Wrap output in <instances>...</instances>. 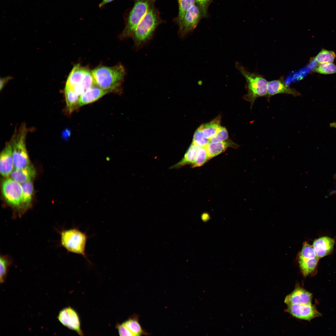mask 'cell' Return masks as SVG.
Here are the masks:
<instances>
[{
	"label": "cell",
	"mask_w": 336,
	"mask_h": 336,
	"mask_svg": "<svg viewBox=\"0 0 336 336\" xmlns=\"http://www.w3.org/2000/svg\"><path fill=\"white\" fill-rule=\"evenodd\" d=\"M155 0H152L148 11L132 36L137 50L149 42L156 27L162 22L155 7Z\"/></svg>",
	"instance_id": "obj_1"
},
{
	"label": "cell",
	"mask_w": 336,
	"mask_h": 336,
	"mask_svg": "<svg viewBox=\"0 0 336 336\" xmlns=\"http://www.w3.org/2000/svg\"><path fill=\"white\" fill-rule=\"evenodd\" d=\"M96 84L109 92L120 90L125 74L121 64L111 67L102 66L92 71Z\"/></svg>",
	"instance_id": "obj_2"
},
{
	"label": "cell",
	"mask_w": 336,
	"mask_h": 336,
	"mask_svg": "<svg viewBox=\"0 0 336 336\" xmlns=\"http://www.w3.org/2000/svg\"><path fill=\"white\" fill-rule=\"evenodd\" d=\"M236 66L246 81L247 93L245 98L250 102L252 107L256 99L267 96L268 82L261 75L249 72L238 62L236 63Z\"/></svg>",
	"instance_id": "obj_3"
},
{
	"label": "cell",
	"mask_w": 336,
	"mask_h": 336,
	"mask_svg": "<svg viewBox=\"0 0 336 336\" xmlns=\"http://www.w3.org/2000/svg\"><path fill=\"white\" fill-rule=\"evenodd\" d=\"M89 238L86 232L75 227L62 232L61 242L63 246L68 252L81 255L89 261L86 249Z\"/></svg>",
	"instance_id": "obj_4"
},
{
	"label": "cell",
	"mask_w": 336,
	"mask_h": 336,
	"mask_svg": "<svg viewBox=\"0 0 336 336\" xmlns=\"http://www.w3.org/2000/svg\"><path fill=\"white\" fill-rule=\"evenodd\" d=\"M27 129L25 124H22L12 139L14 167L15 169H24L30 165L26 146Z\"/></svg>",
	"instance_id": "obj_5"
},
{
	"label": "cell",
	"mask_w": 336,
	"mask_h": 336,
	"mask_svg": "<svg viewBox=\"0 0 336 336\" xmlns=\"http://www.w3.org/2000/svg\"><path fill=\"white\" fill-rule=\"evenodd\" d=\"M152 0H134L127 23L121 35L122 38L132 36L149 8Z\"/></svg>",
	"instance_id": "obj_6"
},
{
	"label": "cell",
	"mask_w": 336,
	"mask_h": 336,
	"mask_svg": "<svg viewBox=\"0 0 336 336\" xmlns=\"http://www.w3.org/2000/svg\"><path fill=\"white\" fill-rule=\"evenodd\" d=\"M297 259L301 272L304 276L312 273L317 266L319 259L312 245L304 243Z\"/></svg>",
	"instance_id": "obj_7"
},
{
	"label": "cell",
	"mask_w": 336,
	"mask_h": 336,
	"mask_svg": "<svg viewBox=\"0 0 336 336\" xmlns=\"http://www.w3.org/2000/svg\"><path fill=\"white\" fill-rule=\"evenodd\" d=\"M203 17L201 10L195 3L185 12L179 25L178 35L183 38L193 30Z\"/></svg>",
	"instance_id": "obj_8"
},
{
	"label": "cell",
	"mask_w": 336,
	"mask_h": 336,
	"mask_svg": "<svg viewBox=\"0 0 336 336\" xmlns=\"http://www.w3.org/2000/svg\"><path fill=\"white\" fill-rule=\"evenodd\" d=\"M3 196L9 204L15 207L22 205L23 189L21 184L12 179L5 180L2 184Z\"/></svg>",
	"instance_id": "obj_9"
},
{
	"label": "cell",
	"mask_w": 336,
	"mask_h": 336,
	"mask_svg": "<svg viewBox=\"0 0 336 336\" xmlns=\"http://www.w3.org/2000/svg\"><path fill=\"white\" fill-rule=\"evenodd\" d=\"M57 318L59 321L64 326L76 331L80 335H84L81 329L78 315L71 307H66L60 310Z\"/></svg>",
	"instance_id": "obj_10"
},
{
	"label": "cell",
	"mask_w": 336,
	"mask_h": 336,
	"mask_svg": "<svg viewBox=\"0 0 336 336\" xmlns=\"http://www.w3.org/2000/svg\"><path fill=\"white\" fill-rule=\"evenodd\" d=\"M287 305V310L292 316L298 319L310 321L321 315L311 303L292 304Z\"/></svg>",
	"instance_id": "obj_11"
},
{
	"label": "cell",
	"mask_w": 336,
	"mask_h": 336,
	"mask_svg": "<svg viewBox=\"0 0 336 336\" xmlns=\"http://www.w3.org/2000/svg\"><path fill=\"white\" fill-rule=\"evenodd\" d=\"M116 327L120 336H138L147 334L139 322L138 316L134 315Z\"/></svg>",
	"instance_id": "obj_12"
},
{
	"label": "cell",
	"mask_w": 336,
	"mask_h": 336,
	"mask_svg": "<svg viewBox=\"0 0 336 336\" xmlns=\"http://www.w3.org/2000/svg\"><path fill=\"white\" fill-rule=\"evenodd\" d=\"M278 94H290L294 97L301 95L298 91L285 84L282 78L268 82L267 94L268 99L272 96Z\"/></svg>",
	"instance_id": "obj_13"
},
{
	"label": "cell",
	"mask_w": 336,
	"mask_h": 336,
	"mask_svg": "<svg viewBox=\"0 0 336 336\" xmlns=\"http://www.w3.org/2000/svg\"><path fill=\"white\" fill-rule=\"evenodd\" d=\"M14 167L12 149L11 143L7 144L0 154V172L4 177H8Z\"/></svg>",
	"instance_id": "obj_14"
},
{
	"label": "cell",
	"mask_w": 336,
	"mask_h": 336,
	"mask_svg": "<svg viewBox=\"0 0 336 336\" xmlns=\"http://www.w3.org/2000/svg\"><path fill=\"white\" fill-rule=\"evenodd\" d=\"M334 243V239L323 236L315 240L312 245L317 256L320 259L331 253Z\"/></svg>",
	"instance_id": "obj_15"
},
{
	"label": "cell",
	"mask_w": 336,
	"mask_h": 336,
	"mask_svg": "<svg viewBox=\"0 0 336 336\" xmlns=\"http://www.w3.org/2000/svg\"><path fill=\"white\" fill-rule=\"evenodd\" d=\"M311 293L300 287L296 288L285 298L284 302L288 305L292 304H304L311 303Z\"/></svg>",
	"instance_id": "obj_16"
},
{
	"label": "cell",
	"mask_w": 336,
	"mask_h": 336,
	"mask_svg": "<svg viewBox=\"0 0 336 336\" xmlns=\"http://www.w3.org/2000/svg\"><path fill=\"white\" fill-rule=\"evenodd\" d=\"M109 92L95 85L86 90L79 97V107L93 102Z\"/></svg>",
	"instance_id": "obj_17"
},
{
	"label": "cell",
	"mask_w": 336,
	"mask_h": 336,
	"mask_svg": "<svg viewBox=\"0 0 336 336\" xmlns=\"http://www.w3.org/2000/svg\"><path fill=\"white\" fill-rule=\"evenodd\" d=\"M35 173L34 167L31 164L24 169H15L12 172L11 176L12 179L21 184L31 181L35 177Z\"/></svg>",
	"instance_id": "obj_18"
},
{
	"label": "cell",
	"mask_w": 336,
	"mask_h": 336,
	"mask_svg": "<svg viewBox=\"0 0 336 336\" xmlns=\"http://www.w3.org/2000/svg\"><path fill=\"white\" fill-rule=\"evenodd\" d=\"M199 147L192 143L183 158L179 162L171 167V169L179 168L188 164H193L195 161Z\"/></svg>",
	"instance_id": "obj_19"
},
{
	"label": "cell",
	"mask_w": 336,
	"mask_h": 336,
	"mask_svg": "<svg viewBox=\"0 0 336 336\" xmlns=\"http://www.w3.org/2000/svg\"><path fill=\"white\" fill-rule=\"evenodd\" d=\"M85 69V68L82 67L79 64L75 65L68 76L66 84L72 89L75 85L81 83Z\"/></svg>",
	"instance_id": "obj_20"
},
{
	"label": "cell",
	"mask_w": 336,
	"mask_h": 336,
	"mask_svg": "<svg viewBox=\"0 0 336 336\" xmlns=\"http://www.w3.org/2000/svg\"><path fill=\"white\" fill-rule=\"evenodd\" d=\"M64 93L67 110L69 113H72L79 107L80 97L72 88L66 84Z\"/></svg>",
	"instance_id": "obj_21"
},
{
	"label": "cell",
	"mask_w": 336,
	"mask_h": 336,
	"mask_svg": "<svg viewBox=\"0 0 336 336\" xmlns=\"http://www.w3.org/2000/svg\"><path fill=\"white\" fill-rule=\"evenodd\" d=\"M234 143L229 142H210L206 148L210 159L224 152L229 147L235 146Z\"/></svg>",
	"instance_id": "obj_22"
},
{
	"label": "cell",
	"mask_w": 336,
	"mask_h": 336,
	"mask_svg": "<svg viewBox=\"0 0 336 336\" xmlns=\"http://www.w3.org/2000/svg\"><path fill=\"white\" fill-rule=\"evenodd\" d=\"M220 123V117L219 116L208 123L201 125L200 127L204 136L210 139L220 129L221 127Z\"/></svg>",
	"instance_id": "obj_23"
},
{
	"label": "cell",
	"mask_w": 336,
	"mask_h": 336,
	"mask_svg": "<svg viewBox=\"0 0 336 336\" xmlns=\"http://www.w3.org/2000/svg\"><path fill=\"white\" fill-rule=\"evenodd\" d=\"M23 189L22 205L25 207L29 206L31 202L33 192V186L31 181L21 184Z\"/></svg>",
	"instance_id": "obj_24"
},
{
	"label": "cell",
	"mask_w": 336,
	"mask_h": 336,
	"mask_svg": "<svg viewBox=\"0 0 336 336\" xmlns=\"http://www.w3.org/2000/svg\"><path fill=\"white\" fill-rule=\"evenodd\" d=\"M335 58L334 52L323 49L315 57L314 60L319 63H333Z\"/></svg>",
	"instance_id": "obj_25"
},
{
	"label": "cell",
	"mask_w": 336,
	"mask_h": 336,
	"mask_svg": "<svg viewBox=\"0 0 336 336\" xmlns=\"http://www.w3.org/2000/svg\"><path fill=\"white\" fill-rule=\"evenodd\" d=\"M179 5V13L176 21L178 24L183 18L186 12L195 3V0H177Z\"/></svg>",
	"instance_id": "obj_26"
},
{
	"label": "cell",
	"mask_w": 336,
	"mask_h": 336,
	"mask_svg": "<svg viewBox=\"0 0 336 336\" xmlns=\"http://www.w3.org/2000/svg\"><path fill=\"white\" fill-rule=\"evenodd\" d=\"M209 159H210L206 147H200L194 162L192 164V167H195L201 166Z\"/></svg>",
	"instance_id": "obj_27"
},
{
	"label": "cell",
	"mask_w": 336,
	"mask_h": 336,
	"mask_svg": "<svg viewBox=\"0 0 336 336\" xmlns=\"http://www.w3.org/2000/svg\"><path fill=\"white\" fill-rule=\"evenodd\" d=\"M314 71L323 74L336 73V66L333 63H319L314 69Z\"/></svg>",
	"instance_id": "obj_28"
},
{
	"label": "cell",
	"mask_w": 336,
	"mask_h": 336,
	"mask_svg": "<svg viewBox=\"0 0 336 336\" xmlns=\"http://www.w3.org/2000/svg\"><path fill=\"white\" fill-rule=\"evenodd\" d=\"M210 142V139L204 136L199 127L194 133L192 142L199 147H206Z\"/></svg>",
	"instance_id": "obj_29"
},
{
	"label": "cell",
	"mask_w": 336,
	"mask_h": 336,
	"mask_svg": "<svg viewBox=\"0 0 336 336\" xmlns=\"http://www.w3.org/2000/svg\"><path fill=\"white\" fill-rule=\"evenodd\" d=\"M81 83L84 87L85 91L92 86L96 85L92 72H91L87 68H85L84 77Z\"/></svg>",
	"instance_id": "obj_30"
},
{
	"label": "cell",
	"mask_w": 336,
	"mask_h": 336,
	"mask_svg": "<svg viewBox=\"0 0 336 336\" xmlns=\"http://www.w3.org/2000/svg\"><path fill=\"white\" fill-rule=\"evenodd\" d=\"M228 138V133L227 130L225 127L221 126L216 134L210 139V141L211 142H223Z\"/></svg>",
	"instance_id": "obj_31"
},
{
	"label": "cell",
	"mask_w": 336,
	"mask_h": 336,
	"mask_svg": "<svg viewBox=\"0 0 336 336\" xmlns=\"http://www.w3.org/2000/svg\"><path fill=\"white\" fill-rule=\"evenodd\" d=\"M0 282H5L7 277L9 263L6 259L1 257L0 259Z\"/></svg>",
	"instance_id": "obj_32"
},
{
	"label": "cell",
	"mask_w": 336,
	"mask_h": 336,
	"mask_svg": "<svg viewBox=\"0 0 336 336\" xmlns=\"http://www.w3.org/2000/svg\"><path fill=\"white\" fill-rule=\"evenodd\" d=\"M212 0H195V3L199 7L203 17L207 16L208 10V7Z\"/></svg>",
	"instance_id": "obj_33"
},
{
	"label": "cell",
	"mask_w": 336,
	"mask_h": 336,
	"mask_svg": "<svg viewBox=\"0 0 336 336\" xmlns=\"http://www.w3.org/2000/svg\"><path fill=\"white\" fill-rule=\"evenodd\" d=\"M75 92L79 97L82 95L85 91V88L82 83L79 84L74 86L72 88Z\"/></svg>",
	"instance_id": "obj_34"
},
{
	"label": "cell",
	"mask_w": 336,
	"mask_h": 336,
	"mask_svg": "<svg viewBox=\"0 0 336 336\" xmlns=\"http://www.w3.org/2000/svg\"><path fill=\"white\" fill-rule=\"evenodd\" d=\"M10 79V77H8L0 79V89L1 90L4 87L5 84Z\"/></svg>",
	"instance_id": "obj_35"
},
{
	"label": "cell",
	"mask_w": 336,
	"mask_h": 336,
	"mask_svg": "<svg viewBox=\"0 0 336 336\" xmlns=\"http://www.w3.org/2000/svg\"><path fill=\"white\" fill-rule=\"evenodd\" d=\"M114 0H102V1L99 4V7L101 8L106 4L113 1Z\"/></svg>",
	"instance_id": "obj_36"
},
{
	"label": "cell",
	"mask_w": 336,
	"mask_h": 336,
	"mask_svg": "<svg viewBox=\"0 0 336 336\" xmlns=\"http://www.w3.org/2000/svg\"><path fill=\"white\" fill-rule=\"evenodd\" d=\"M330 126L331 127L336 128V122L330 123Z\"/></svg>",
	"instance_id": "obj_37"
},
{
	"label": "cell",
	"mask_w": 336,
	"mask_h": 336,
	"mask_svg": "<svg viewBox=\"0 0 336 336\" xmlns=\"http://www.w3.org/2000/svg\"><path fill=\"white\" fill-rule=\"evenodd\" d=\"M335 193H336V191H335Z\"/></svg>",
	"instance_id": "obj_38"
}]
</instances>
